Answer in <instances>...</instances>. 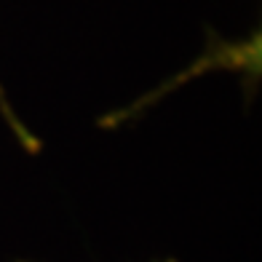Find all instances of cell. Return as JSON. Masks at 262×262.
Returning a JSON list of instances; mask_svg holds the SVG:
<instances>
[{"label": "cell", "instance_id": "1", "mask_svg": "<svg viewBox=\"0 0 262 262\" xmlns=\"http://www.w3.org/2000/svg\"><path fill=\"white\" fill-rule=\"evenodd\" d=\"M0 113H3L6 123H8V126H11V131H14V134L19 137V142L25 145V150H27V152H38V150H40V139L35 137V134H30L27 126L19 121L14 110H11V104H8V97H6L3 86H0Z\"/></svg>", "mask_w": 262, "mask_h": 262}, {"label": "cell", "instance_id": "2", "mask_svg": "<svg viewBox=\"0 0 262 262\" xmlns=\"http://www.w3.org/2000/svg\"><path fill=\"white\" fill-rule=\"evenodd\" d=\"M161 262H177V259H161Z\"/></svg>", "mask_w": 262, "mask_h": 262}]
</instances>
